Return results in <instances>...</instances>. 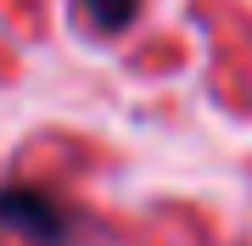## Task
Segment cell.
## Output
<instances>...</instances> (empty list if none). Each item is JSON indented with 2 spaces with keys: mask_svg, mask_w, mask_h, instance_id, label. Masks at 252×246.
Returning <instances> with one entry per match:
<instances>
[{
  "mask_svg": "<svg viewBox=\"0 0 252 246\" xmlns=\"http://www.w3.org/2000/svg\"><path fill=\"white\" fill-rule=\"evenodd\" d=\"M135 11H140V0H79V17H84V28H95V34L129 28Z\"/></svg>",
  "mask_w": 252,
  "mask_h": 246,
  "instance_id": "1",
  "label": "cell"
}]
</instances>
